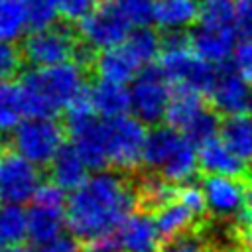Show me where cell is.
<instances>
[{"instance_id": "obj_1", "label": "cell", "mask_w": 252, "mask_h": 252, "mask_svg": "<svg viewBox=\"0 0 252 252\" xmlns=\"http://www.w3.org/2000/svg\"><path fill=\"white\" fill-rule=\"evenodd\" d=\"M138 201V187L124 171L96 169L67 197V230L79 240L114 232Z\"/></svg>"}, {"instance_id": "obj_2", "label": "cell", "mask_w": 252, "mask_h": 252, "mask_svg": "<svg viewBox=\"0 0 252 252\" xmlns=\"http://www.w3.org/2000/svg\"><path fill=\"white\" fill-rule=\"evenodd\" d=\"M89 73L91 71L77 61L33 67L26 71L20 81L26 100V114L55 116L57 112L65 110L71 100L87 89Z\"/></svg>"}, {"instance_id": "obj_3", "label": "cell", "mask_w": 252, "mask_h": 252, "mask_svg": "<svg viewBox=\"0 0 252 252\" xmlns=\"http://www.w3.org/2000/svg\"><path fill=\"white\" fill-rule=\"evenodd\" d=\"M144 165L177 185L187 183L199 167L197 146L181 130L169 124L156 126L148 134Z\"/></svg>"}, {"instance_id": "obj_4", "label": "cell", "mask_w": 252, "mask_h": 252, "mask_svg": "<svg viewBox=\"0 0 252 252\" xmlns=\"http://www.w3.org/2000/svg\"><path fill=\"white\" fill-rule=\"evenodd\" d=\"M24 61L32 67L57 65L65 61H77L93 73L94 49H91L79 32L67 24H51L45 28L32 30L22 41Z\"/></svg>"}, {"instance_id": "obj_5", "label": "cell", "mask_w": 252, "mask_h": 252, "mask_svg": "<svg viewBox=\"0 0 252 252\" xmlns=\"http://www.w3.org/2000/svg\"><path fill=\"white\" fill-rule=\"evenodd\" d=\"M159 67L173 87H185L209 94L217 81L215 63L203 59L191 45V35L183 30H169L161 37Z\"/></svg>"}, {"instance_id": "obj_6", "label": "cell", "mask_w": 252, "mask_h": 252, "mask_svg": "<svg viewBox=\"0 0 252 252\" xmlns=\"http://www.w3.org/2000/svg\"><path fill=\"white\" fill-rule=\"evenodd\" d=\"M65 134L67 126L53 120V116H32L12 130L10 144L16 152L41 167L49 165L63 150Z\"/></svg>"}, {"instance_id": "obj_7", "label": "cell", "mask_w": 252, "mask_h": 252, "mask_svg": "<svg viewBox=\"0 0 252 252\" xmlns=\"http://www.w3.org/2000/svg\"><path fill=\"white\" fill-rule=\"evenodd\" d=\"M67 228L65 189L55 181L41 183L28 209V238L35 246H45L63 236Z\"/></svg>"}, {"instance_id": "obj_8", "label": "cell", "mask_w": 252, "mask_h": 252, "mask_svg": "<svg viewBox=\"0 0 252 252\" xmlns=\"http://www.w3.org/2000/svg\"><path fill=\"white\" fill-rule=\"evenodd\" d=\"M106 128V156L108 165L120 171H132L144 163V150L148 142L146 122L138 116H116L104 120Z\"/></svg>"}, {"instance_id": "obj_9", "label": "cell", "mask_w": 252, "mask_h": 252, "mask_svg": "<svg viewBox=\"0 0 252 252\" xmlns=\"http://www.w3.org/2000/svg\"><path fill=\"white\" fill-rule=\"evenodd\" d=\"M171 81L165 77L159 65H144L130 87L132 112L146 124H158L165 120V112L171 100Z\"/></svg>"}, {"instance_id": "obj_10", "label": "cell", "mask_w": 252, "mask_h": 252, "mask_svg": "<svg viewBox=\"0 0 252 252\" xmlns=\"http://www.w3.org/2000/svg\"><path fill=\"white\" fill-rule=\"evenodd\" d=\"M39 187L41 171L37 163L14 148L0 150V203H32Z\"/></svg>"}, {"instance_id": "obj_11", "label": "cell", "mask_w": 252, "mask_h": 252, "mask_svg": "<svg viewBox=\"0 0 252 252\" xmlns=\"http://www.w3.org/2000/svg\"><path fill=\"white\" fill-rule=\"evenodd\" d=\"M132 32L130 22L118 10L114 0H104L83 22H79V33L91 49H106L126 41Z\"/></svg>"}, {"instance_id": "obj_12", "label": "cell", "mask_w": 252, "mask_h": 252, "mask_svg": "<svg viewBox=\"0 0 252 252\" xmlns=\"http://www.w3.org/2000/svg\"><path fill=\"white\" fill-rule=\"evenodd\" d=\"M211 94V104L222 116L250 114L252 85L238 73L234 63H220Z\"/></svg>"}, {"instance_id": "obj_13", "label": "cell", "mask_w": 252, "mask_h": 252, "mask_svg": "<svg viewBox=\"0 0 252 252\" xmlns=\"http://www.w3.org/2000/svg\"><path fill=\"white\" fill-rule=\"evenodd\" d=\"M71 146L85 158L91 169H104L108 165L106 156V128L104 120L96 118V112L65 118Z\"/></svg>"}, {"instance_id": "obj_14", "label": "cell", "mask_w": 252, "mask_h": 252, "mask_svg": "<svg viewBox=\"0 0 252 252\" xmlns=\"http://www.w3.org/2000/svg\"><path fill=\"white\" fill-rule=\"evenodd\" d=\"M207 199V211L219 219L240 215L246 197V181L228 175H207L201 183Z\"/></svg>"}, {"instance_id": "obj_15", "label": "cell", "mask_w": 252, "mask_h": 252, "mask_svg": "<svg viewBox=\"0 0 252 252\" xmlns=\"http://www.w3.org/2000/svg\"><path fill=\"white\" fill-rule=\"evenodd\" d=\"M116 236L122 252H161L163 234L156 222V217L146 211L130 213L116 228Z\"/></svg>"}, {"instance_id": "obj_16", "label": "cell", "mask_w": 252, "mask_h": 252, "mask_svg": "<svg viewBox=\"0 0 252 252\" xmlns=\"http://www.w3.org/2000/svg\"><path fill=\"white\" fill-rule=\"evenodd\" d=\"M191 35V45L193 49L207 61L220 65L226 63L236 49V37L238 32L234 26H207L199 24L193 28Z\"/></svg>"}, {"instance_id": "obj_17", "label": "cell", "mask_w": 252, "mask_h": 252, "mask_svg": "<svg viewBox=\"0 0 252 252\" xmlns=\"http://www.w3.org/2000/svg\"><path fill=\"white\" fill-rule=\"evenodd\" d=\"M199 167L207 175H228V177H248L246 159H242L220 136L207 140L197 146Z\"/></svg>"}, {"instance_id": "obj_18", "label": "cell", "mask_w": 252, "mask_h": 252, "mask_svg": "<svg viewBox=\"0 0 252 252\" xmlns=\"http://www.w3.org/2000/svg\"><path fill=\"white\" fill-rule=\"evenodd\" d=\"M140 65L142 63L132 55V51L126 47V43H120V45L100 49L94 55L93 73L98 79H106V81L124 85V83H130L136 79Z\"/></svg>"}, {"instance_id": "obj_19", "label": "cell", "mask_w": 252, "mask_h": 252, "mask_svg": "<svg viewBox=\"0 0 252 252\" xmlns=\"http://www.w3.org/2000/svg\"><path fill=\"white\" fill-rule=\"evenodd\" d=\"M49 167H51V181H55L65 191H75L79 185H83L91 169L85 158L71 144L63 146V150L55 156Z\"/></svg>"}, {"instance_id": "obj_20", "label": "cell", "mask_w": 252, "mask_h": 252, "mask_svg": "<svg viewBox=\"0 0 252 252\" xmlns=\"http://www.w3.org/2000/svg\"><path fill=\"white\" fill-rule=\"evenodd\" d=\"M91 98L96 114H100L102 118H116L132 110L130 91L124 89L122 83L98 79L91 87Z\"/></svg>"}, {"instance_id": "obj_21", "label": "cell", "mask_w": 252, "mask_h": 252, "mask_svg": "<svg viewBox=\"0 0 252 252\" xmlns=\"http://www.w3.org/2000/svg\"><path fill=\"white\" fill-rule=\"evenodd\" d=\"M199 20V0H156V24L169 30H185Z\"/></svg>"}, {"instance_id": "obj_22", "label": "cell", "mask_w": 252, "mask_h": 252, "mask_svg": "<svg viewBox=\"0 0 252 252\" xmlns=\"http://www.w3.org/2000/svg\"><path fill=\"white\" fill-rule=\"evenodd\" d=\"M205 106L207 104L203 100V93L185 87H175L165 112V122L177 130H183Z\"/></svg>"}, {"instance_id": "obj_23", "label": "cell", "mask_w": 252, "mask_h": 252, "mask_svg": "<svg viewBox=\"0 0 252 252\" xmlns=\"http://www.w3.org/2000/svg\"><path fill=\"white\" fill-rule=\"evenodd\" d=\"M197 213H193L183 201L175 199L169 201L167 205H163L161 209L156 211V222L163 234V238H175L183 232H189L191 226L197 220Z\"/></svg>"}, {"instance_id": "obj_24", "label": "cell", "mask_w": 252, "mask_h": 252, "mask_svg": "<svg viewBox=\"0 0 252 252\" xmlns=\"http://www.w3.org/2000/svg\"><path fill=\"white\" fill-rule=\"evenodd\" d=\"M220 138L246 161H252V116H226L220 128Z\"/></svg>"}, {"instance_id": "obj_25", "label": "cell", "mask_w": 252, "mask_h": 252, "mask_svg": "<svg viewBox=\"0 0 252 252\" xmlns=\"http://www.w3.org/2000/svg\"><path fill=\"white\" fill-rule=\"evenodd\" d=\"M24 114L26 100L22 85H16L12 81H0V134L14 130Z\"/></svg>"}, {"instance_id": "obj_26", "label": "cell", "mask_w": 252, "mask_h": 252, "mask_svg": "<svg viewBox=\"0 0 252 252\" xmlns=\"http://www.w3.org/2000/svg\"><path fill=\"white\" fill-rule=\"evenodd\" d=\"M0 238L4 244H22L28 238V211L24 205L0 203Z\"/></svg>"}, {"instance_id": "obj_27", "label": "cell", "mask_w": 252, "mask_h": 252, "mask_svg": "<svg viewBox=\"0 0 252 252\" xmlns=\"http://www.w3.org/2000/svg\"><path fill=\"white\" fill-rule=\"evenodd\" d=\"M26 28H30L26 0H0V39L16 41Z\"/></svg>"}, {"instance_id": "obj_28", "label": "cell", "mask_w": 252, "mask_h": 252, "mask_svg": "<svg viewBox=\"0 0 252 252\" xmlns=\"http://www.w3.org/2000/svg\"><path fill=\"white\" fill-rule=\"evenodd\" d=\"M177 183L169 181L167 177L156 173V175H150L146 177L140 187H138V199L148 207V209H161L163 205H167L169 201L175 199L177 195V189H175Z\"/></svg>"}, {"instance_id": "obj_29", "label": "cell", "mask_w": 252, "mask_h": 252, "mask_svg": "<svg viewBox=\"0 0 252 252\" xmlns=\"http://www.w3.org/2000/svg\"><path fill=\"white\" fill-rule=\"evenodd\" d=\"M126 47L132 51V55L144 65H150L156 57L161 53V37L148 26L134 28L126 37Z\"/></svg>"}, {"instance_id": "obj_30", "label": "cell", "mask_w": 252, "mask_h": 252, "mask_svg": "<svg viewBox=\"0 0 252 252\" xmlns=\"http://www.w3.org/2000/svg\"><path fill=\"white\" fill-rule=\"evenodd\" d=\"M220 128H222L220 112H217L213 106H205L181 132H183L195 146H201V144H205L207 140L220 136Z\"/></svg>"}, {"instance_id": "obj_31", "label": "cell", "mask_w": 252, "mask_h": 252, "mask_svg": "<svg viewBox=\"0 0 252 252\" xmlns=\"http://www.w3.org/2000/svg\"><path fill=\"white\" fill-rule=\"evenodd\" d=\"M234 0H199V24L207 26H234Z\"/></svg>"}, {"instance_id": "obj_32", "label": "cell", "mask_w": 252, "mask_h": 252, "mask_svg": "<svg viewBox=\"0 0 252 252\" xmlns=\"http://www.w3.org/2000/svg\"><path fill=\"white\" fill-rule=\"evenodd\" d=\"M118 10L130 22L132 28L150 26L156 22V2L154 0H114Z\"/></svg>"}, {"instance_id": "obj_33", "label": "cell", "mask_w": 252, "mask_h": 252, "mask_svg": "<svg viewBox=\"0 0 252 252\" xmlns=\"http://www.w3.org/2000/svg\"><path fill=\"white\" fill-rule=\"evenodd\" d=\"M26 4L32 30L55 24L59 16V0H26Z\"/></svg>"}, {"instance_id": "obj_34", "label": "cell", "mask_w": 252, "mask_h": 252, "mask_svg": "<svg viewBox=\"0 0 252 252\" xmlns=\"http://www.w3.org/2000/svg\"><path fill=\"white\" fill-rule=\"evenodd\" d=\"M22 49L16 47L12 41L0 39V81H10L16 77L24 65Z\"/></svg>"}, {"instance_id": "obj_35", "label": "cell", "mask_w": 252, "mask_h": 252, "mask_svg": "<svg viewBox=\"0 0 252 252\" xmlns=\"http://www.w3.org/2000/svg\"><path fill=\"white\" fill-rule=\"evenodd\" d=\"M177 199L183 201L193 213H197L199 217L207 211V199H205V191L201 185H195L191 181L181 183L177 189Z\"/></svg>"}, {"instance_id": "obj_36", "label": "cell", "mask_w": 252, "mask_h": 252, "mask_svg": "<svg viewBox=\"0 0 252 252\" xmlns=\"http://www.w3.org/2000/svg\"><path fill=\"white\" fill-rule=\"evenodd\" d=\"M93 10V0H59V16L69 24L83 22Z\"/></svg>"}, {"instance_id": "obj_37", "label": "cell", "mask_w": 252, "mask_h": 252, "mask_svg": "<svg viewBox=\"0 0 252 252\" xmlns=\"http://www.w3.org/2000/svg\"><path fill=\"white\" fill-rule=\"evenodd\" d=\"M161 252H209L207 244L191 232H183L175 238H167V244L163 246Z\"/></svg>"}, {"instance_id": "obj_38", "label": "cell", "mask_w": 252, "mask_h": 252, "mask_svg": "<svg viewBox=\"0 0 252 252\" xmlns=\"http://www.w3.org/2000/svg\"><path fill=\"white\" fill-rule=\"evenodd\" d=\"M234 2H236L234 28L238 32V37L252 39V0H234Z\"/></svg>"}, {"instance_id": "obj_39", "label": "cell", "mask_w": 252, "mask_h": 252, "mask_svg": "<svg viewBox=\"0 0 252 252\" xmlns=\"http://www.w3.org/2000/svg\"><path fill=\"white\" fill-rule=\"evenodd\" d=\"M232 63L238 69V73L252 85V39H244L232 55Z\"/></svg>"}, {"instance_id": "obj_40", "label": "cell", "mask_w": 252, "mask_h": 252, "mask_svg": "<svg viewBox=\"0 0 252 252\" xmlns=\"http://www.w3.org/2000/svg\"><path fill=\"white\" fill-rule=\"evenodd\" d=\"M85 252H122L116 230L114 232H104V234H98V236H93V238L85 240Z\"/></svg>"}, {"instance_id": "obj_41", "label": "cell", "mask_w": 252, "mask_h": 252, "mask_svg": "<svg viewBox=\"0 0 252 252\" xmlns=\"http://www.w3.org/2000/svg\"><path fill=\"white\" fill-rule=\"evenodd\" d=\"M39 252H85L79 244H77V240H75V236H59V238H55L53 242H49V244H45V246H39Z\"/></svg>"}, {"instance_id": "obj_42", "label": "cell", "mask_w": 252, "mask_h": 252, "mask_svg": "<svg viewBox=\"0 0 252 252\" xmlns=\"http://www.w3.org/2000/svg\"><path fill=\"white\" fill-rule=\"evenodd\" d=\"M240 222L246 230H252V175L246 177V197H244V205L240 209Z\"/></svg>"}, {"instance_id": "obj_43", "label": "cell", "mask_w": 252, "mask_h": 252, "mask_svg": "<svg viewBox=\"0 0 252 252\" xmlns=\"http://www.w3.org/2000/svg\"><path fill=\"white\" fill-rule=\"evenodd\" d=\"M6 252H39V250H33V248H30V246H22V244H14V246H10Z\"/></svg>"}, {"instance_id": "obj_44", "label": "cell", "mask_w": 252, "mask_h": 252, "mask_svg": "<svg viewBox=\"0 0 252 252\" xmlns=\"http://www.w3.org/2000/svg\"><path fill=\"white\" fill-rule=\"evenodd\" d=\"M244 240H246V248H248V252H252V230H246Z\"/></svg>"}, {"instance_id": "obj_45", "label": "cell", "mask_w": 252, "mask_h": 252, "mask_svg": "<svg viewBox=\"0 0 252 252\" xmlns=\"http://www.w3.org/2000/svg\"><path fill=\"white\" fill-rule=\"evenodd\" d=\"M2 246H4V242H2V238H0V248H2Z\"/></svg>"}, {"instance_id": "obj_46", "label": "cell", "mask_w": 252, "mask_h": 252, "mask_svg": "<svg viewBox=\"0 0 252 252\" xmlns=\"http://www.w3.org/2000/svg\"><path fill=\"white\" fill-rule=\"evenodd\" d=\"M102 2H104V0H102Z\"/></svg>"}]
</instances>
